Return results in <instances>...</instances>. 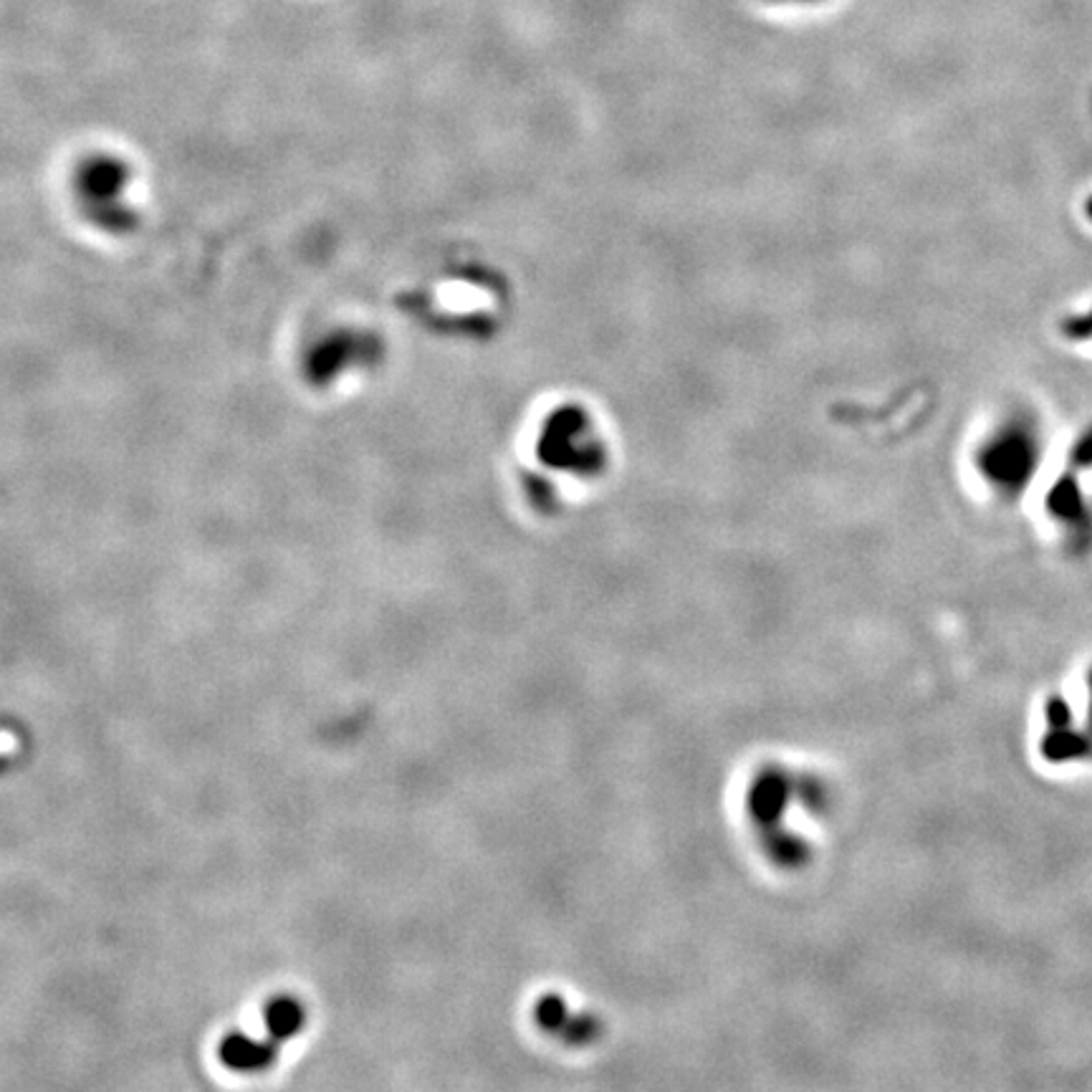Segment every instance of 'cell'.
I'll use <instances>...</instances> for the list:
<instances>
[{"mask_svg": "<svg viewBox=\"0 0 1092 1092\" xmlns=\"http://www.w3.org/2000/svg\"><path fill=\"white\" fill-rule=\"evenodd\" d=\"M273 1057H276L273 1044L258 1042V1039L246 1037V1034H231L220 1044V1059L231 1070H238V1073L266 1070L273 1063Z\"/></svg>", "mask_w": 1092, "mask_h": 1092, "instance_id": "1", "label": "cell"}, {"mask_svg": "<svg viewBox=\"0 0 1092 1092\" xmlns=\"http://www.w3.org/2000/svg\"><path fill=\"white\" fill-rule=\"evenodd\" d=\"M263 1019H266V1027L273 1037L288 1039L304 1027L307 1014H304L302 1004L294 1002V999H288V997H281V999H273V1002L268 1004Z\"/></svg>", "mask_w": 1092, "mask_h": 1092, "instance_id": "2", "label": "cell"}]
</instances>
